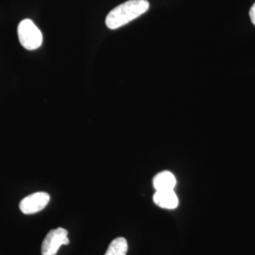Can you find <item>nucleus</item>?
Returning <instances> with one entry per match:
<instances>
[{
	"label": "nucleus",
	"mask_w": 255,
	"mask_h": 255,
	"mask_svg": "<svg viewBox=\"0 0 255 255\" xmlns=\"http://www.w3.org/2000/svg\"><path fill=\"white\" fill-rule=\"evenodd\" d=\"M250 17H251L253 24L255 26V3L253 5V7L251 8V10H250Z\"/></svg>",
	"instance_id": "nucleus-8"
},
{
	"label": "nucleus",
	"mask_w": 255,
	"mask_h": 255,
	"mask_svg": "<svg viewBox=\"0 0 255 255\" xmlns=\"http://www.w3.org/2000/svg\"><path fill=\"white\" fill-rule=\"evenodd\" d=\"M176 183L175 176L169 171H162L153 178V186L156 191L174 190Z\"/></svg>",
	"instance_id": "nucleus-6"
},
{
	"label": "nucleus",
	"mask_w": 255,
	"mask_h": 255,
	"mask_svg": "<svg viewBox=\"0 0 255 255\" xmlns=\"http://www.w3.org/2000/svg\"><path fill=\"white\" fill-rule=\"evenodd\" d=\"M127 252V240L123 237H119L112 241L104 255H126Z\"/></svg>",
	"instance_id": "nucleus-7"
},
{
	"label": "nucleus",
	"mask_w": 255,
	"mask_h": 255,
	"mask_svg": "<svg viewBox=\"0 0 255 255\" xmlns=\"http://www.w3.org/2000/svg\"><path fill=\"white\" fill-rule=\"evenodd\" d=\"M50 201V196L46 192H37L23 199L19 207L23 214L32 215L46 208Z\"/></svg>",
	"instance_id": "nucleus-4"
},
{
	"label": "nucleus",
	"mask_w": 255,
	"mask_h": 255,
	"mask_svg": "<svg viewBox=\"0 0 255 255\" xmlns=\"http://www.w3.org/2000/svg\"><path fill=\"white\" fill-rule=\"evenodd\" d=\"M70 243L68 239V232L64 228L54 229L48 232L45 237L41 253L42 255H56L60 247L66 246Z\"/></svg>",
	"instance_id": "nucleus-3"
},
{
	"label": "nucleus",
	"mask_w": 255,
	"mask_h": 255,
	"mask_svg": "<svg viewBox=\"0 0 255 255\" xmlns=\"http://www.w3.org/2000/svg\"><path fill=\"white\" fill-rule=\"evenodd\" d=\"M153 201L156 205L164 209H176L179 205V199L174 190L155 192Z\"/></svg>",
	"instance_id": "nucleus-5"
},
{
	"label": "nucleus",
	"mask_w": 255,
	"mask_h": 255,
	"mask_svg": "<svg viewBox=\"0 0 255 255\" xmlns=\"http://www.w3.org/2000/svg\"><path fill=\"white\" fill-rule=\"evenodd\" d=\"M17 34L21 46L27 50H35L43 44V33L30 19H24L19 23Z\"/></svg>",
	"instance_id": "nucleus-2"
},
{
	"label": "nucleus",
	"mask_w": 255,
	"mask_h": 255,
	"mask_svg": "<svg viewBox=\"0 0 255 255\" xmlns=\"http://www.w3.org/2000/svg\"><path fill=\"white\" fill-rule=\"evenodd\" d=\"M149 9L147 0H128L107 14L105 24L110 29H118L138 18Z\"/></svg>",
	"instance_id": "nucleus-1"
}]
</instances>
